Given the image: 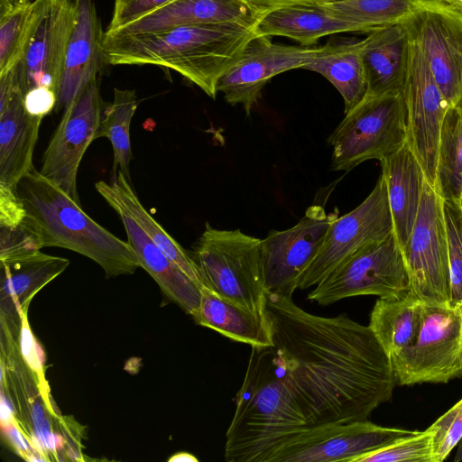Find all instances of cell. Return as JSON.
I'll list each match as a JSON object with an SVG mask.
<instances>
[{
  "mask_svg": "<svg viewBox=\"0 0 462 462\" xmlns=\"http://www.w3.org/2000/svg\"><path fill=\"white\" fill-rule=\"evenodd\" d=\"M402 93L407 112V142L425 180L434 187L440 130L450 106L436 83L425 55L411 39Z\"/></svg>",
  "mask_w": 462,
  "mask_h": 462,
  "instance_id": "9a60e30c",
  "label": "cell"
},
{
  "mask_svg": "<svg viewBox=\"0 0 462 462\" xmlns=\"http://www.w3.org/2000/svg\"><path fill=\"white\" fill-rule=\"evenodd\" d=\"M20 349L24 361L38 375L43 374L44 353L34 339L28 325L27 312L21 315Z\"/></svg>",
  "mask_w": 462,
  "mask_h": 462,
  "instance_id": "f35d334b",
  "label": "cell"
},
{
  "mask_svg": "<svg viewBox=\"0 0 462 462\" xmlns=\"http://www.w3.org/2000/svg\"><path fill=\"white\" fill-rule=\"evenodd\" d=\"M425 55L449 106L462 103V16L438 0H424L402 22Z\"/></svg>",
  "mask_w": 462,
  "mask_h": 462,
  "instance_id": "5bb4252c",
  "label": "cell"
},
{
  "mask_svg": "<svg viewBox=\"0 0 462 462\" xmlns=\"http://www.w3.org/2000/svg\"><path fill=\"white\" fill-rule=\"evenodd\" d=\"M254 26L219 23L134 35L105 33L104 63L151 64L175 70L215 99L217 84L254 37Z\"/></svg>",
  "mask_w": 462,
  "mask_h": 462,
  "instance_id": "7a4b0ae2",
  "label": "cell"
},
{
  "mask_svg": "<svg viewBox=\"0 0 462 462\" xmlns=\"http://www.w3.org/2000/svg\"><path fill=\"white\" fill-rule=\"evenodd\" d=\"M460 203H461V206H462V194H461V197H460Z\"/></svg>",
  "mask_w": 462,
  "mask_h": 462,
  "instance_id": "bcb514c9",
  "label": "cell"
},
{
  "mask_svg": "<svg viewBox=\"0 0 462 462\" xmlns=\"http://www.w3.org/2000/svg\"><path fill=\"white\" fill-rule=\"evenodd\" d=\"M205 287L218 297L267 319L261 239L240 229L206 223L192 254Z\"/></svg>",
  "mask_w": 462,
  "mask_h": 462,
  "instance_id": "277c9868",
  "label": "cell"
},
{
  "mask_svg": "<svg viewBox=\"0 0 462 462\" xmlns=\"http://www.w3.org/2000/svg\"><path fill=\"white\" fill-rule=\"evenodd\" d=\"M430 429L370 452L356 462H435Z\"/></svg>",
  "mask_w": 462,
  "mask_h": 462,
  "instance_id": "836d02e7",
  "label": "cell"
},
{
  "mask_svg": "<svg viewBox=\"0 0 462 462\" xmlns=\"http://www.w3.org/2000/svg\"><path fill=\"white\" fill-rule=\"evenodd\" d=\"M32 22L20 61L19 86L25 95L37 88L59 89L68 44L75 22L74 0H35Z\"/></svg>",
  "mask_w": 462,
  "mask_h": 462,
  "instance_id": "4fadbf2b",
  "label": "cell"
},
{
  "mask_svg": "<svg viewBox=\"0 0 462 462\" xmlns=\"http://www.w3.org/2000/svg\"><path fill=\"white\" fill-rule=\"evenodd\" d=\"M337 0H246L259 19L263 14L283 7L299 5H323Z\"/></svg>",
  "mask_w": 462,
  "mask_h": 462,
  "instance_id": "60d3db41",
  "label": "cell"
},
{
  "mask_svg": "<svg viewBox=\"0 0 462 462\" xmlns=\"http://www.w3.org/2000/svg\"><path fill=\"white\" fill-rule=\"evenodd\" d=\"M32 2L0 14V74L22 59L32 22Z\"/></svg>",
  "mask_w": 462,
  "mask_h": 462,
  "instance_id": "1f68e13d",
  "label": "cell"
},
{
  "mask_svg": "<svg viewBox=\"0 0 462 462\" xmlns=\"http://www.w3.org/2000/svg\"><path fill=\"white\" fill-rule=\"evenodd\" d=\"M424 304L411 291L402 297L376 300L368 326L389 357L417 340Z\"/></svg>",
  "mask_w": 462,
  "mask_h": 462,
  "instance_id": "83f0119b",
  "label": "cell"
},
{
  "mask_svg": "<svg viewBox=\"0 0 462 462\" xmlns=\"http://www.w3.org/2000/svg\"><path fill=\"white\" fill-rule=\"evenodd\" d=\"M409 291L407 269L393 233L340 263L314 286L308 299L319 305H329L355 296L396 298Z\"/></svg>",
  "mask_w": 462,
  "mask_h": 462,
  "instance_id": "ba28073f",
  "label": "cell"
},
{
  "mask_svg": "<svg viewBox=\"0 0 462 462\" xmlns=\"http://www.w3.org/2000/svg\"><path fill=\"white\" fill-rule=\"evenodd\" d=\"M442 199L460 200L462 194V103L450 106L443 119L433 187Z\"/></svg>",
  "mask_w": 462,
  "mask_h": 462,
  "instance_id": "f1b7e54d",
  "label": "cell"
},
{
  "mask_svg": "<svg viewBox=\"0 0 462 462\" xmlns=\"http://www.w3.org/2000/svg\"><path fill=\"white\" fill-rule=\"evenodd\" d=\"M69 261L43 254L41 250L0 261V302L2 320L19 335L22 313L27 312L32 298L42 287L64 272Z\"/></svg>",
  "mask_w": 462,
  "mask_h": 462,
  "instance_id": "d6986e66",
  "label": "cell"
},
{
  "mask_svg": "<svg viewBox=\"0 0 462 462\" xmlns=\"http://www.w3.org/2000/svg\"><path fill=\"white\" fill-rule=\"evenodd\" d=\"M396 383H448L462 376V310L424 304L414 344L390 356Z\"/></svg>",
  "mask_w": 462,
  "mask_h": 462,
  "instance_id": "8992f818",
  "label": "cell"
},
{
  "mask_svg": "<svg viewBox=\"0 0 462 462\" xmlns=\"http://www.w3.org/2000/svg\"><path fill=\"white\" fill-rule=\"evenodd\" d=\"M435 462H442L462 439V399L430 428Z\"/></svg>",
  "mask_w": 462,
  "mask_h": 462,
  "instance_id": "e575fe53",
  "label": "cell"
},
{
  "mask_svg": "<svg viewBox=\"0 0 462 462\" xmlns=\"http://www.w3.org/2000/svg\"><path fill=\"white\" fill-rule=\"evenodd\" d=\"M365 39L331 37L302 68L317 72L328 79L344 101V112L357 106L367 94L363 64Z\"/></svg>",
  "mask_w": 462,
  "mask_h": 462,
  "instance_id": "d4e9b609",
  "label": "cell"
},
{
  "mask_svg": "<svg viewBox=\"0 0 462 462\" xmlns=\"http://www.w3.org/2000/svg\"><path fill=\"white\" fill-rule=\"evenodd\" d=\"M41 250L31 232L22 222L11 227L0 226V261Z\"/></svg>",
  "mask_w": 462,
  "mask_h": 462,
  "instance_id": "8d00e7d4",
  "label": "cell"
},
{
  "mask_svg": "<svg viewBox=\"0 0 462 462\" xmlns=\"http://www.w3.org/2000/svg\"><path fill=\"white\" fill-rule=\"evenodd\" d=\"M462 16V0H438Z\"/></svg>",
  "mask_w": 462,
  "mask_h": 462,
  "instance_id": "ee69618b",
  "label": "cell"
},
{
  "mask_svg": "<svg viewBox=\"0 0 462 462\" xmlns=\"http://www.w3.org/2000/svg\"><path fill=\"white\" fill-rule=\"evenodd\" d=\"M25 217V209L16 189L0 186V226L20 225Z\"/></svg>",
  "mask_w": 462,
  "mask_h": 462,
  "instance_id": "74e56055",
  "label": "cell"
},
{
  "mask_svg": "<svg viewBox=\"0 0 462 462\" xmlns=\"http://www.w3.org/2000/svg\"><path fill=\"white\" fill-rule=\"evenodd\" d=\"M276 371L306 428L366 420L396 383L369 326L313 315L292 298L267 293Z\"/></svg>",
  "mask_w": 462,
  "mask_h": 462,
  "instance_id": "6da1fadb",
  "label": "cell"
},
{
  "mask_svg": "<svg viewBox=\"0 0 462 462\" xmlns=\"http://www.w3.org/2000/svg\"><path fill=\"white\" fill-rule=\"evenodd\" d=\"M4 432L8 439V440L12 443V445L23 454H26L29 451L28 444L25 441L23 434L19 431V430L14 425V421L2 423Z\"/></svg>",
  "mask_w": 462,
  "mask_h": 462,
  "instance_id": "b9f144b4",
  "label": "cell"
},
{
  "mask_svg": "<svg viewBox=\"0 0 462 462\" xmlns=\"http://www.w3.org/2000/svg\"><path fill=\"white\" fill-rule=\"evenodd\" d=\"M461 310H462V308H461Z\"/></svg>",
  "mask_w": 462,
  "mask_h": 462,
  "instance_id": "7dc6e473",
  "label": "cell"
},
{
  "mask_svg": "<svg viewBox=\"0 0 462 462\" xmlns=\"http://www.w3.org/2000/svg\"><path fill=\"white\" fill-rule=\"evenodd\" d=\"M449 273V307L462 308V206L460 200L443 199Z\"/></svg>",
  "mask_w": 462,
  "mask_h": 462,
  "instance_id": "d6a6232c",
  "label": "cell"
},
{
  "mask_svg": "<svg viewBox=\"0 0 462 462\" xmlns=\"http://www.w3.org/2000/svg\"><path fill=\"white\" fill-rule=\"evenodd\" d=\"M95 188L112 208L117 207L124 209L173 263L201 289L205 288L192 256L144 208L130 180L117 171L110 183L99 180Z\"/></svg>",
  "mask_w": 462,
  "mask_h": 462,
  "instance_id": "484cf974",
  "label": "cell"
},
{
  "mask_svg": "<svg viewBox=\"0 0 462 462\" xmlns=\"http://www.w3.org/2000/svg\"><path fill=\"white\" fill-rule=\"evenodd\" d=\"M42 117L25 108L15 66L0 74V186L16 189L32 168Z\"/></svg>",
  "mask_w": 462,
  "mask_h": 462,
  "instance_id": "e0dca14e",
  "label": "cell"
},
{
  "mask_svg": "<svg viewBox=\"0 0 462 462\" xmlns=\"http://www.w3.org/2000/svg\"><path fill=\"white\" fill-rule=\"evenodd\" d=\"M380 162L387 187L394 235L402 248L415 223L425 175L408 142Z\"/></svg>",
  "mask_w": 462,
  "mask_h": 462,
  "instance_id": "cb8c5ba5",
  "label": "cell"
},
{
  "mask_svg": "<svg viewBox=\"0 0 462 462\" xmlns=\"http://www.w3.org/2000/svg\"><path fill=\"white\" fill-rule=\"evenodd\" d=\"M172 0H115L110 24L106 32L122 28L158 10Z\"/></svg>",
  "mask_w": 462,
  "mask_h": 462,
  "instance_id": "d590c367",
  "label": "cell"
},
{
  "mask_svg": "<svg viewBox=\"0 0 462 462\" xmlns=\"http://www.w3.org/2000/svg\"><path fill=\"white\" fill-rule=\"evenodd\" d=\"M195 321L231 340L251 346H273L270 322L218 297L207 287L201 289V300Z\"/></svg>",
  "mask_w": 462,
  "mask_h": 462,
  "instance_id": "4316f807",
  "label": "cell"
},
{
  "mask_svg": "<svg viewBox=\"0 0 462 462\" xmlns=\"http://www.w3.org/2000/svg\"><path fill=\"white\" fill-rule=\"evenodd\" d=\"M337 217V208L327 213L323 206L311 205L295 226L272 230L261 239L267 293L292 298L302 274L317 256L329 226Z\"/></svg>",
  "mask_w": 462,
  "mask_h": 462,
  "instance_id": "7c38bea8",
  "label": "cell"
},
{
  "mask_svg": "<svg viewBox=\"0 0 462 462\" xmlns=\"http://www.w3.org/2000/svg\"><path fill=\"white\" fill-rule=\"evenodd\" d=\"M254 32L255 36L286 37L303 47L340 32L368 33L364 26L337 16L323 5H299L271 11L259 18Z\"/></svg>",
  "mask_w": 462,
  "mask_h": 462,
  "instance_id": "603a6c76",
  "label": "cell"
},
{
  "mask_svg": "<svg viewBox=\"0 0 462 462\" xmlns=\"http://www.w3.org/2000/svg\"><path fill=\"white\" fill-rule=\"evenodd\" d=\"M76 14L57 92L55 111L64 110L92 79L103 60L104 33L93 0H74Z\"/></svg>",
  "mask_w": 462,
  "mask_h": 462,
  "instance_id": "ac0fdd59",
  "label": "cell"
},
{
  "mask_svg": "<svg viewBox=\"0 0 462 462\" xmlns=\"http://www.w3.org/2000/svg\"><path fill=\"white\" fill-rule=\"evenodd\" d=\"M454 460H455V462H458V461L462 460V439L459 441L458 449L457 451V454H456V457H455Z\"/></svg>",
  "mask_w": 462,
  "mask_h": 462,
  "instance_id": "f6af8a7d",
  "label": "cell"
},
{
  "mask_svg": "<svg viewBox=\"0 0 462 462\" xmlns=\"http://www.w3.org/2000/svg\"><path fill=\"white\" fill-rule=\"evenodd\" d=\"M401 249L410 291L425 304L449 307L450 273L443 199L426 180L413 228Z\"/></svg>",
  "mask_w": 462,
  "mask_h": 462,
  "instance_id": "52a82bcc",
  "label": "cell"
},
{
  "mask_svg": "<svg viewBox=\"0 0 462 462\" xmlns=\"http://www.w3.org/2000/svg\"><path fill=\"white\" fill-rule=\"evenodd\" d=\"M105 106L97 79H92L63 110L42 154L39 171L79 204V164L89 144L96 140Z\"/></svg>",
  "mask_w": 462,
  "mask_h": 462,
  "instance_id": "8fae6325",
  "label": "cell"
},
{
  "mask_svg": "<svg viewBox=\"0 0 462 462\" xmlns=\"http://www.w3.org/2000/svg\"><path fill=\"white\" fill-rule=\"evenodd\" d=\"M408 140L403 93L366 96L345 114L328 138L331 169L349 171L372 159L383 160Z\"/></svg>",
  "mask_w": 462,
  "mask_h": 462,
  "instance_id": "5b68a950",
  "label": "cell"
},
{
  "mask_svg": "<svg viewBox=\"0 0 462 462\" xmlns=\"http://www.w3.org/2000/svg\"><path fill=\"white\" fill-rule=\"evenodd\" d=\"M365 41L366 96L402 93L410 51V37L403 24L399 23L373 31Z\"/></svg>",
  "mask_w": 462,
  "mask_h": 462,
  "instance_id": "44dd1931",
  "label": "cell"
},
{
  "mask_svg": "<svg viewBox=\"0 0 462 462\" xmlns=\"http://www.w3.org/2000/svg\"><path fill=\"white\" fill-rule=\"evenodd\" d=\"M316 48L273 43L271 37L254 36L237 61L224 74L217 92L231 106L241 105L249 116L265 85L276 75L302 69Z\"/></svg>",
  "mask_w": 462,
  "mask_h": 462,
  "instance_id": "2e32d148",
  "label": "cell"
},
{
  "mask_svg": "<svg viewBox=\"0 0 462 462\" xmlns=\"http://www.w3.org/2000/svg\"><path fill=\"white\" fill-rule=\"evenodd\" d=\"M139 101L134 89L114 88V98L105 106L96 140L106 137L113 148L114 175L121 171L130 179V162L132 148L130 125Z\"/></svg>",
  "mask_w": 462,
  "mask_h": 462,
  "instance_id": "f546056e",
  "label": "cell"
},
{
  "mask_svg": "<svg viewBox=\"0 0 462 462\" xmlns=\"http://www.w3.org/2000/svg\"><path fill=\"white\" fill-rule=\"evenodd\" d=\"M424 0H337L323 5L337 16L364 26L368 33L402 23Z\"/></svg>",
  "mask_w": 462,
  "mask_h": 462,
  "instance_id": "4dcf8cb0",
  "label": "cell"
},
{
  "mask_svg": "<svg viewBox=\"0 0 462 462\" xmlns=\"http://www.w3.org/2000/svg\"><path fill=\"white\" fill-rule=\"evenodd\" d=\"M56 103V93L47 88H32L24 95L25 108L35 116L43 118L55 109Z\"/></svg>",
  "mask_w": 462,
  "mask_h": 462,
  "instance_id": "ab89813d",
  "label": "cell"
},
{
  "mask_svg": "<svg viewBox=\"0 0 462 462\" xmlns=\"http://www.w3.org/2000/svg\"><path fill=\"white\" fill-rule=\"evenodd\" d=\"M258 20L246 0H172L139 20L105 33L145 34L179 26L219 23L254 27Z\"/></svg>",
  "mask_w": 462,
  "mask_h": 462,
  "instance_id": "ffe728a7",
  "label": "cell"
},
{
  "mask_svg": "<svg viewBox=\"0 0 462 462\" xmlns=\"http://www.w3.org/2000/svg\"><path fill=\"white\" fill-rule=\"evenodd\" d=\"M119 216L127 243L134 249L141 268L156 282L163 294L192 317L198 312L201 288L173 263L121 208H113Z\"/></svg>",
  "mask_w": 462,
  "mask_h": 462,
  "instance_id": "7402d4cb",
  "label": "cell"
},
{
  "mask_svg": "<svg viewBox=\"0 0 462 462\" xmlns=\"http://www.w3.org/2000/svg\"><path fill=\"white\" fill-rule=\"evenodd\" d=\"M25 227L40 249L60 247L79 253L102 267L106 278L132 274L140 262L126 242L92 219L70 196L34 167L17 183Z\"/></svg>",
  "mask_w": 462,
  "mask_h": 462,
  "instance_id": "3957f363",
  "label": "cell"
},
{
  "mask_svg": "<svg viewBox=\"0 0 462 462\" xmlns=\"http://www.w3.org/2000/svg\"><path fill=\"white\" fill-rule=\"evenodd\" d=\"M393 233L387 187L381 174L361 204L333 220L317 256L302 274L298 289L316 286L340 263L384 241Z\"/></svg>",
  "mask_w": 462,
  "mask_h": 462,
  "instance_id": "9c48e42d",
  "label": "cell"
},
{
  "mask_svg": "<svg viewBox=\"0 0 462 462\" xmlns=\"http://www.w3.org/2000/svg\"></svg>",
  "mask_w": 462,
  "mask_h": 462,
  "instance_id": "c3c4849f",
  "label": "cell"
},
{
  "mask_svg": "<svg viewBox=\"0 0 462 462\" xmlns=\"http://www.w3.org/2000/svg\"><path fill=\"white\" fill-rule=\"evenodd\" d=\"M419 432L383 427L366 420L310 427L282 443L267 462H356Z\"/></svg>",
  "mask_w": 462,
  "mask_h": 462,
  "instance_id": "30bf717a",
  "label": "cell"
},
{
  "mask_svg": "<svg viewBox=\"0 0 462 462\" xmlns=\"http://www.w3.org/2000/svg\"><path fill=\"white\" fill-rule=\"evenodd\" d=\"M198 458L193 455L186 452H180L173 455L169 462H197Z\"/></svg>",
  "mask_w": 462,
  "mask_h": 462,
  "instance_id": "7bdbcfd3",
  "label": "cell"
}]
</instances>
